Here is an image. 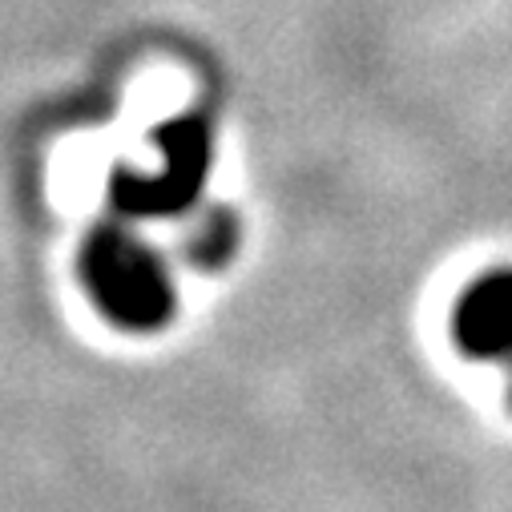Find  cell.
Listing matches in <instances>:
<instances>
[{
  "label": "cell",
  "instance_id": "277c9868",
  "mask_svg": "<svg viewBox=\"0 0 512 512\" xmlns=\"http://www.w3.org/2000/svg\"><path fill=\"white\" fill-rule=\"evenodd\" d=\"M238 234H242V226H238V214L234 210L206 206L182 230V242H178L182 246V259L190 267H198V271H218V267H226L234 259Z\"/></svg>",
  "mask_w": 512,
  "mask_h": 512
},
{
  "label": "cell",
  "instance_id": "7a4b0ae2",
  "mask_svg": "<svg viewBox=\"0 0 512 512\" xmlns=\"http://www.w3.org/2000/svg\"><path fill=\"white\" fill-rule=\"evenodd\" d=\"M158 146V166L150 170H130L121 166L109 182V206L121 218H170L182 214L198 202L210 158H214V138L210 125L194 113L166 121L154 134Z\"/></svg>",
  "mask_w": 512,
  "mask_h": 512
},
{
  "label": "cell",
  "instance_id": "3957f363",
  "mask_svg": "<svg viewBox=\"0 0 512 512\" xmlns=\"http://www.w3.org/2000/svg\"><path fill=\"white\" fill-rule=\"evenodd\" d=\"M452 343L468 359H512V267H492L456 295Z\"/></svg>",
  "mask_w": 512,
  "mask_h": 512
},
{
  "label": "cell",
  "instance_id": "5b68a950",
  "mask_svg": "<svg viewBox=\"0 0 512 512\" xmlns=\"http://www.w3.org/2000/svg\"><path fill=\"white\" fill-rule=\"evenodd\" d=\"M504 396H508V408H512V359H508V388H504Z\"/></svg>",
  "mask_w": 512,
  "mask_h": 512
},
{
  "label": "cell",
  "instance_id": "6da1fadb",
  "mask_svg": "<svg viewBox=\"0 0 512 512\" xmlns=\"http://www.w3.org/2000/svg\"><path fill=\"white\" fill-rule=\"evenodd\" d=\"M81 287L117 331L154 335L174 323L178 291L162 254L121 222H101L81 246Z\"/></svg>",
  "mask_w": 512,
  "mask_h": 512
}]
</instances>
